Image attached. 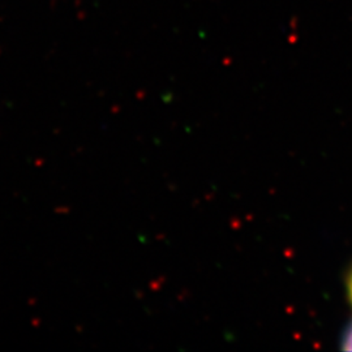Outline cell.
I'll list each match as a JSON object with an SVG mask.
<instances>
[{"label":"cell","instance_id":"cell-1","mask_svg":"<svg viewBox=\"0 0 352 352\" xmlns=\"http://www.w3.org/2000/svg\"><path fill=\"white\" fill-rule=\"evenodd\" d=\"M342 347H343V350L352 351V324L350 325V327L346 330V333H344V336H343Z\"/></svg>","mask_w":352,"mask_h":352},{"label":"cell","instance_id":"cell-2","mask_svg":"<svg viewBox=\"0 0 352 352\" xmlns=\"http://www.w3.org/2000/svg\"><path fill=\"white\" fill-rule=\"evenodd\" d=\"M347 289H349V295H350V300H351L352 304V267L351 270H350V276H349V286H347Z\"/></svg>","mask_w":352,"mask_h":352}]
</instances>
